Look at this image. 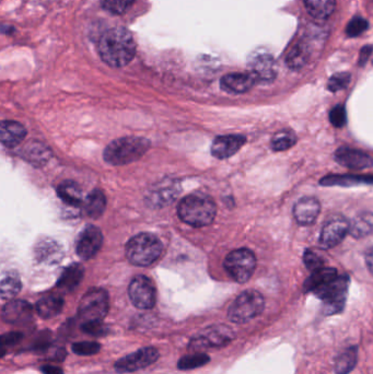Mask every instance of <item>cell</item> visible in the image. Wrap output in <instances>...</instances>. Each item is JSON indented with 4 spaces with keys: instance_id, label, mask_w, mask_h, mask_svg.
Instances as JSON below:
<instances>
[{
    "instance_id": "cb8c5ba5",
    "label": "cell",
    "mask_w": 373,
    "mask_h": 374,
    "mask_svg": "<svg viewBox=\"0 0 373 374\" xmlns=\"http://www.w3.org/2000/svg\"><path fill=\"white\" fill-rule=\"evenodd\" d=\"M335 277H338V272L335 268H322L317 269L312 272L311 276L306 280L304 284V293H312L314 290L325 285L326 282L334 279Z\"/></svg>"
},
{
    "instance_id": "d6a6232c",
    "label": "cell",
    "mask_w": 373,
    "mask_h": 374,
    "mask_svg": "<svg viewBox=\"0 0 373 374\" xmlns=\"http://www.w3.org/2000/svg\"><path fill=\"white\" fill-rule=\"evenodd\" d=\"M210 361V358L203 352H196V354L188 355L181 358L178 362V368L180 370H193L196 368H201Z\"/></svg>"
},
{
    "instance_id": "ac0fdd59",
    "label": "cell",
    "mask_w": 373,
    "mask_h": 374,
    "mask_svg": "<svg viewBox=\"0 0 373 374\" xmlns=\"http://www.w3.org/2000/svg\"><path fill=\"white\" fill-rule=\"evenodd\" d=\"M180 192L181 188L176 181L163 182L149 193L147 196L148 204L154 207H163L174 202Z\"/></svg>"
},
{
    "instance_id": "44dd1931",
    "label": "cell",
    "mask_w": 373,
    "mask_h": 374,
    "mask_svg": "<svg viewBox=\"0 0 373 374\" xmlns=\"http://www.w3.org/2000/svg\"><path fill=\"white\" fill-rule=\"evenodd\" d=\"M26 131L22 124L15 121L0 122V143L7 147H16L26 138Z\"/></svg>"
},
{
    "instance_id": "7dc6e473",
    "label": "cell",
    "mask_w": 373,
    "mask_h": 374,
    "mask_svg": "<svg viewBox=\"0 0 373 374\" xmlns=\"http://www.w3.org/2000/svg\"><path fill=\"white\" fill-rule=\"evenodd\" d=\"M7 345H6L5 341H3V339H1V336H0V358H3V356H5L6 352H7Z\"/></svg>"
},
{
    "instance_id": "836d02e7",
    "label": "cell",
    "mask_w": 373,
    "mask_h": 374,
    "mask_svg": "<svg viewBox=\"0 0 373 374\" xmlns=\"http://www.w3.org/2000/svg\"><path fill=\"white\" fill-rule=\"evenodd\" d=\"M21 290V282L18 277H6L3 282H0V297L5 300H10L16 297Z\"/></svg>"
},
{
    "instance_id": "277c9868",
    "label": "cell",
    "mask_w": 373,
    "mask_h": 374,
    "mask_svg": "<svg viewBox=\"0 0 373 374\" xmlns=\"http://www.w3.org/2000/svg\"><path fill=\"white\" fill-rule=\"evenodd\" d=\"M163 250V243L154 234H137L126 244V257L135 266H150L159 259Z\"/></svg>"
},
{
    "instance_id": "4316f807",
    "label": "cell",
    "mask_w": 373,
    "mask_h": 374,
    "mask_svg": "<svg viewBox=\"0 0 373 374\" xmlns=\"http://www.w3.org/2000/svg\"><path fill=\"white\" fill-rule=\"evenodd\" d=\"M358 361V349L353 346L338 355L335 361V372L338 374H349L355 369Z\"/></svg>"
},
{
    "instance_id": "7a4b0ae2",
    "label": "cell",
    "mask_w": 373,
    "mask_h": 374,
    "mask_svg": "<svg viewBox=\"0 0 373 374\" xmlns=\"http://www.w3.org/2000/svg\"><path fill=\"white\" fill-rule=\"evenodd\" d=\"M179 217L183 222L194 228L208 226L216 217L217 207L214 200L201 194L188 195L181 200L178 207Z\"/></svg>"
},
{
    "instance_id": "4dcf8cb0",
    "label": "cell",
    "mask_w": 373,
    "mask_h": 374,
    "mask_svg": "<svg viewBox=\"0 0 373 374\" xmlns=\"http://www.w3.org/2000/svg\"><path fill=\"white\" fill-rule=\"evenodd\" d=\"M296 143V133L290 129H283L274 135L272 139V149L274 152H285L294 147Z\"/></svg>"
},
{
    "instance_id": "7402d4cb",
    "label": "cell",
    "mask_w": 373,
    "mask_h": 374,
    "mask_svg": "<svg viewBox=\"0 0 373 374\" xmlns=\"http://www.w3.org/2000/svg\"><path fill=\"white\" fill-rule=\"evenodd\" d=\"M83 274H85V270L81 265H70L63 272L60 280L57 282V287L65 293H70L79 286L83 280Z\"/></svg>"
},
{
    "instance_id": "52a82bcc",
    "label": "cell",
    "mask_w": 373,
    "mask_h": 374,
    "mask_svg": "<svg viewBox=\"0 0 373 374\" xmlns=\"http://www.w3.org/2000/svg\"><path fill=\"white\" fill-rule=\"evenodd\" d=\"M108 312V295L106 290L94 288L83 295L78 314L83 323L102 322Z\"/></svg>"
},
{
    "instance_id": "8d00e7d4",
    "label": "cell",
    "mask_w": 373,
    "mask_h": 374,
    "mask_svg": "<svg viewBox=\"0 0 373 374\" xmlns=\"http://www.w3.org/2000/svg\"><path fill=\"white\" fill-rule=\"evenodd\" d=\"M101 345L97 341H81L72 345V351L79 356H93L100 351Z\"/></svg>"
},
{
    "instance_id": "bcb514c9",
    "label": "cell",
    "mask_w": 373,
    "mask_h": 374,
    "mask_svg": "<svg viewBox=\"0 0 373 374\" xmlns=\"http://www.w3.org/2000/svg\"><path fill=\"white\" fill-rule=\"evenodd\" d=\"M41 371L43 374H64V371L62 369H60L58 366H42Z\"/></svg>"
},
{
    "instance_id": "f546056e",
    "label": "cell",
    "mask_w": 373,
    "mask_h": 374,
    "mask_svg": "<svg viewBox=\"0 0 373 374\" xmlns=\"http://www.w3.org/2000/svg\"><path fill=\"white\" fill-rule=\"evenodd\" d=\"M372 231V215L370 213L358 216L349 223L348 232L354 238H363L371 234Z\"/></svg>"
},
{
    "instance_id": "f35d334b",
    "label": "cell",
    "mask_w": 373,
    "mask_h": 374,
    "mask_svg": "<svg viewBox=\"0 0 373 374\" xmlns=\"http://www.w3.org/2000/svg\"><path fill=\"white\" fill-rule=\"evenodd\" d=\"M350 82V74L348 72H338L330 78L327 88L332 92H338L340 90L345 89Z\"/></svg>"
},
{
    "instance_id": "7bdbcfd3",
    "label": "cell",
    "mask_w": 373,
    "mask_h": 374,
    "mask_svg": "<svg viewBox=\"0 0 373 374\" xmlns=\"http://www.w3.org/2000/svg\"><path fill=\"white\" fill-rule=\"evenodd\" d=\"M83 331L85 333L89 334L91 336H100L106 335L108 333V328L104 325L102 322H90V323H83Z\"/></svg>"
},
{
    "instance_id": "603a6c76",
    "label": "cell",
    "mask_w": 373,
    "mask_h": 374,
    "mask_svg": "<svg viewBox=\"0 0 373 374\" xmlns=\"http://www.w3.org/2000/svg\"><path fill=\"white\" fill-rule=\"evenodd\" d=\"M64 308V299L60 295H49L36 303V312L41 318H52L58 316Z\"/></svg>"
},
{
    "instance_id": "d4e9b609",
    "label": "cell",
    "mask_w": 373,
    "mask_h": 374,
    "mask_svg": "<svg viewBox=\"0 0 373 374\" xmlns=\"http://www.w3.org/2000/svg\"><path fill=\"white\" fill-rule=\"evenodd\" d=\"M306 10L310 16L317 20H325L334 13L335 0H304Z\"/></svg>"
},
{
    "instance_id": "6da1fadb",
    "label": "cell",
    "mask_w": 373,
    "mask_h": 374,
    "mask_svg": "<svg viewBox=\"0 0 373 374\" xmlns=\"http://www.w3.org/2000/svg\"><path fill=\"white\" fill-rule=\"evenodd\" d=\"M101 58L114 68L126 66L136 54V43L127 29L122 26L108 29L98 42Z\"/></svg>"
},
{
    "instance_id": "f1b7e54d",
    "label": "cell",
    "mask_w": 373,
    "mask_h": 374,
    "mask_svg": "<svg viewBox=\"0 0 373 374\" xmlns=\"http://www.w3.org/2000/svg\"><path fill=\"white\" fill-rule=\"evenodd\" d=\"M310 49L306 43H298L287 55L286 63L291 70H300L308 63Z\"/></svg>"
},
{
    "instance_id": "9c48e42d",
    "label": "cell",
    "mask_w": 373,
    "mask_h": 374,
    "mask_svg": "<svg viewBox=\"0 0 373 374\" xmlns=\"http://www.w3.org/2000/svg\"><path fill=\"white\" fill-rule=\"evenodd\" d=\"M235 339V331L229 326L213 325L192 337L188 348L193 351L201 348H222Z\"/></svg>"
},
{
    "instance_id": "83f0119b",
    "label": "cell",
    "mask_w": 373,
    "mask_h": 374,
    "mask_svg": "<svg viewBox=\"0 0 373 374\" xmlns=\"http://www.w3.org/2000/svg\"><path fill=\"white\" fill-rule=\"evenodd\" d=\"M57 194L68 205L79 206L81 204V190L77 183L72 181L63 182L57 188Z\"/></svg>"
},
{
    "instance_id": "b9f144b4",
    "label": "cell",
    "mask_w": 373,
    "mask_h": 374,
    "mask_svg": "<svg viewBox=\"0 0 373 374\" xmlns=\"http://www.w3.org/2000/svg\"><path fill=\"white\" fill-rule=\"evenodd\" d=\"M304 264H306V268L314 272L317 269L322 268L323 265H324V261L322 259L320 255H317L315 252L310 251V250H306L304 252Z\"/></svg>"
},
{
    "instance_id": "74e56055",
    "label": "cell",
    "mask_w": 373,
    "mask_h": 374,
    "mask_svg": "<svg viewBox=\"0 0 373 374\" xmlns=\"http://www.w3.org/2000/svg\"><path fill=\"white\" fill-rule=\"evenodd\" d=\"M26 159L31 162H47L49 158V152L45 147L42 146L40 143H36L33 146L26 147Z\"/></svg>"
},
{
    "instance_id": "8fae6325",
    "label": "cell",
    "mask_w": 373,
    "mask_h": 374,
    "mask_svg": "<svg viewBox=\"0 0 373 374\" xmlns=\"http://www.w3.org/2000/svg\"><path fill=\"white\" fill-rule=\"evenodd\" d=\"M159 357L160 352L157 348L146 347L119 359L114 364V368L119 373H131L151 366L158 361Z\"/></svg>"
},
{
    "instance_id": "8992f818",
    "label": "cell",
    "mask_w": 373,
    "mask_h": 374,
    "mask_svg": "<svg viewBox=\"0 0 373 374\" xmlns=\"http://www.w3.org/2000/svg\"><path fill=\"white\" fill-rule=\"evenodd\" d=\"M265 309V300L256 290H247L230 305L228 318L233 323H247L262 314Z\"/></svg>"
},
{
    "instance_id": "ffe728a7",
    "label": "cell",
    "mask_w": 373,
    "mask_h": 374,
    "mask_svg": "<svg viewBox=\"0 0 373 374\" xmlns=\"http://www.w3.org/2000/svg\"><path fill=\"white\" fill-rule=\"evenodd\" d=\"M255 83H256V80L250 72L226 74L220 81L222 90H224L226 92L235 93V95L247 92L249 90L252 89Z\"/></svg>"
},
{
    "instance_id": "ab89813d",
    "label": "cell",
    "mask_w": 373,
    "mask_h": 374,
    "mask_svg": "<svg viewBox=\"0 0 373 374\" xmlns=\"http://www.w3.org/2000/svg\"><path fill=\"white\" fill-rule=\"evenodd\" d=\"M367 29H368V22L361 17H355L348 24L346 33L349 38H356V36L360 35Z\"/></svg>"
},
{
    "instance_id": "2e32d148",
    "label": "cell",
    "mask_w": 373,
    "mask_h": 374,
    "mask_svg": "<svg viewBox=\"0 0 373 374\" xmlns=\"http://www.w3.org/2000/svg\"><path fill=\"white\" fill-rule=\"evenodd\" d=\"M250 74L256 82L270 83L276 78V65L273 57L270 54H258L253 57L250 62Z\"/></svg>"
},
{
    "instance_id": "60d3db41",
    "label": "cell",
    "mask_w": 373,
    "mask_h": 374,
    "mask_svg": "<svg viewBox=\"0 0 373 374\" xmlns=\"http://www.w3.org/2000/svg\"><path fill=\"white\" fill-rule=\"evenodd\" d=\"M330 121L335 127L342 129L347 123V114H346V108L344 106H336L330 113Z\"/></svg>"
},
{
    "instance_id": "4fadbf2b",
    "label": "cell",
    "mask_w": 373,
    "mask_h": 374,
    "mask_svg": "<svg viewBox=\"0 0 373 374\" xmlns=\"http://www.w3.org/2000/svg\"><path fill=\"white\" fill-rule=\"evenodd\" d=\"M103 243V236L100 229L94 226H89L80 234L78 238L76 252L78 257L83 259H92Z\"/></svg>"
},
{
    "instance_id": "5bb4252c",
    "label": "cell",
    "mask_w": 373,
    "mask_h": 374,
    "mask_svg": "<svg viewBox=\"0 0 373 374\" xmlns=\"http://www.w3.org/2000/svg\"><path fill=\"white\" fill-rule=\"evenodd\" d=\"M3 320L13 325H26L33 320V308L26 301H9L3 307Z\"/></svg>"
},
{
    "instance_id": "e575fe53",
    "label": "cell",
    "mask_w": 373,
    "mask_h": 374,
    "mask_svg": "<svg viewBox=\"0 0 373 374\" xmlns=\"http://www.w3.org/2000/svg\"><path fill=\"white\" fill-rule=\"evenodd\" d=\"M38 257L43 261H56L60 259V250L55 242H45L40 244L36 249Z\"/></svg>"
},
{
    "instance_id": "3957f363",
    "label": "cell",
    "mask_w": 373,
    "mask_h": 374,
    "mask_svg": "<svg viewBox=\"0 0 373 374\" xmlns=\"http://www.w3.org/2000/svg\"><path fill=\"white\" fill-rule=\"evenodd\" d=\"M150 141L142 137H124L112 141L104 150V160L112 165L137 161L148 152Z\"/></svg>"
},
{
    "instance_id": "1f68e13d",
    "label": "cell",
    "mask_w": 373,
    "mask_h": 374,
    "mask_svg": "<svg viewBox=\"0 0 373 374\" xmlns=\"http://www.w3.org/2000/svg\"><path fill=\"white\" fill-rule=\"evenodd\" d=\"M322 185H340V186H351V185L368 183L371 184V177H354V175H331L322 179Z\"/></svg>"
},
{
    "instance_id": "ee69618b",
    "label": "cell",
    "mask_w": 373,
    "mask_h": 374,
    "mask_svg": "<svg viewBox=\"0 0 373 374\" xmlns=\"http://www.w3.org/2000/svg\"><path fill=\"white\" fill-rule=\"evenodd\" d=\"M51 333L49 331H43V333L40 334L35 339V343H34V348L47 349L51 343Z\"/></svg>"
},
{
    "instance_id": "d590c367",
    "label": "cell",
    "mask_w": 373,
    "mask_h": 374,
    "mask_svg": "<svg viewBox=\"0 0 373 374\" xmlns=\"http://www.w3.org/2000/svg\"><path fill=\"white\" fill-rule=\"evenodd\" d=\"M134 3L135 0H101L102 7L113 15H123Z\"/></svg>"
},
{
    "instance_id": "d6986e66",
    "label": "cell",
    "mask_w": 373,
    "mask_h": 374,
    "mask_svg": "<svg viewBox=\"0 0 373 374\" xmlns=\"http://www.w3.org/2000/svg\"><path fill=\"white\" fill-rule=\"evenodd\" d=\"M321 205L314 197H304L297 202L294 216L297 222L301 226H310L319 217Z\"/></svg>"
},
{
    "instance_id": "5b68a950",
    "label": "cell",
    "mask_w": 373,
    "mask_h": 374,
    "mask_svg": "<svg viewBox=\"0 0 373 374\" xmlns=\"http://www.w3.org/2000/svg\"><path fill=\"white\" fill-rule=\"evenodd\" d=\"M349 277L347 275L335 277L334 279L326 282L312 293L324 303V313L332 316L340 313L345 308L347 299Z\"/></svg>"
},
{
    "instance_id": "ba28073f",
    "label": "cell",
    "mask_w": 373,
    "mask_h": 374,
    "mask_svg": "<svg viewBox=\"0 0 373 374\" xmlns=\"http://www.w3.org/2000/svg\"><path fill=\"white\" fill-rule=\"evenodd\" d=\"M224 267L232 279L239 284H244L254 274L256 259L250 250H235L228 254L224 261Z\"/></svg>"
},
{
    "instance_id": "7c38bea8",
    "label": "cell",
    "mask_w": 373,
    "mask_h": 374,
    "mask_svg": "<svg viewBox=\"0 0 373 374\" xmlns=\"http://www.w3.org/2000/svg\"><path fill=\"white\" fill-rule=\"evenodd\" d=\"M349 223L342 216H335L325 223L321 236L320 244L324 249H332L338 245L348 234Z\"/></svg>"
},
{
    "instance_id": "f6af8a7d",
    "label": "cell",
    "mask_w": 373,
    "mask_h": 374,
    "mask_svg": "<svg viewBox=\"0 0 373 374\" xmlns=\"http://www.w3.org/2000/svg\"><path fill=\"white\" fill-rule=\"evenodd\" d=\"M370 55L371 45L363 47V49H361L360 57H359V65H360V66H365V63H367V60H368Z\"/></svg>"
},
{
    "instance_id": "30bf717a",
    "label": "cell",
    "mask_w": 373,
    "mask_h": 374,
    "mask_svg": "<svg viewBox=\"0 0 373 374\" xmlns=\"http://www.w3.org/2000/svg\"><path fill=\"white\" fill-rule=\"evenodd\" d=\"M129 295L131 303L140 310H150L155 307L157 301V293L154 282L142 275H139L131 280L129 287Z\"/></svg>"
},
{
    "instance_id": "e0dca14e",
    "label": "cell",
    "mask_w": 373,
    "mask_h": 374,
    "mask_svg": "<svg viewBox=\"0 0 373 374\" xmlns=\"http://www.w3.org/2000/svg\"><path fill=\"white\" fill-rule=\"evenodd\" d=\"M335 160L348 169L363 170L372 165V160L369 154L346 147H342L335 152Z\"/></svg>"
},
{
    "instance_id": "484cf974",
    "label": "cell",
    "mask_w": 373,
    "mask_h": 374,
    "mask_svg": "<svg viewBox=\"0 0 373 374\" xmlns=\"http://www.w3.org/2000/svg\"><path fill=\"white\" fill-rule=\"evenodd\" d=\"M106 208V200L103 193L94 190L88 195L85 203V211L90 218H99Z\"/></svg>"
},
{
    "instance_id": "9a60e30c",
    "label": "cell",
    "mask_w": 373,
    "mask_h": 374,
    "mask_svg": "<svg viewBox=\"0 0 373 374\" xmlns=\"http://www.w3.org/2000/svg\"><path fill=\"white\" fill-rule=\"evenodd\" d=\"M247 138L242 135L218 136L211 145V154L217 159H228L244 146Z\"/></svg>"
}]
</instances>
